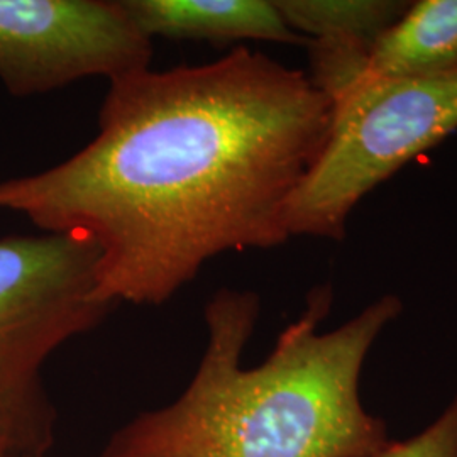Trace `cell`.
Here are the masks:
<instances>
[{
	"label": "cell",
	"instance_id": "obj_1",
	"mask_svg": "<svg viewBox=\"0 0 457 457\" xmlns=\"http://www.w3.org/2000/svg\"><path fill=\"white\" fill-rule=\"evenodd\" d=\"M332 107L307 73L236 48L109 82L97 136L0 183V211L98 251L100 295L162 305L228 251L290 239L287 211L326 146Z\"/></svg>",
	"mask_w": 457,
	"mask_h": 457
},
{
	"label": "cell",
	"instance_id": "obj_2",
	"mask_svg": "<svg viewBox=\"0 0 457 457\" xmlns=\"http://www.w3.org/2000/svg\"><path fill=\"white\" fill-rule=\"evenodd\" d=\"M334 292L307 295L300 317L256 368L243 353L260 319V296L222 288L205 305L207 345L179 400L132 419L100 457H376L393 439L362 407L364 361L403 303L383 295L343 326L320 332Z\"/></svg>",
	"mask_w": 457,
	"mask_h": 457
},
{
	"label": "cell",
	"instance_id": "obj_3",
	"mask_svg": "<svg viewBox=\"0 0 457 457\" xmlns=\"http://www.w3.org/2000/svg\"><path fill=\"white\" fill-rule=\"evenodd\" d=\"M97 266L96 245L79 236L0 237V444L9 457L45 456L54 442L41 370L114 309L98 290Z\"/></svg>",
	"mask_w": 457,
	"mask_h": 457
},
{
	"label": "cell",
	"instance_id": "obj_4",
	"mask_svg": "<svg viewBox=\"0 0 457 457\" xmlns=\"http://www.w3.org/2000/svg\"><path fill=\"white\" fill-rule=\"evenodd\" d=\"M327 98L330 129L290 200V237L341 241L364 196L457 131V73L424 80L361 79Z\"/></svg>",
	"mask_w": 457,
	"mask_h": 457
},
{
	"label": "cell",
	"instance_id": "obj_5",
	"mask_svg": "<svg viewBox=\"0 0 457 457\" xmlns=\"http://www.w3.org/2000/svg\"><path fill=\"white\" fill-rule=\"evenodd\" d=\"M153 43L122 0H0V83L12 97L146 70Z\"/></svg>",
	"mask_w": 457,
	"mask_h": 457
},
{
	"label": "cell",
	"instance_id": "obj_6",
	"mask_svg": "<svg viewBox=\"0 0 457 457\" xmlns=\"http://www.w3.org/2000/svg\"><path fill=\"white\" fill-rule=\"evenodd\" d=\"M137 29L149 39L207 41H270L309 46L295 33L268 0H122Z\"/></svg>",
	"mask_w": 457,
	"mask_h": 457
},
{
	"label": "cell",
	"instance_id": "obj_7",
	"mask_svg": "<svg viewBox=\"0 0 457 457\" xmlns=\"http://www.w3.org/2000/svg\"><path fill=\"white\" fill-rule=\"evenodd\" d=\"M456 73L457 0H419L379 36L356 80H424Z\"/></svg>",
	"mask_w": 457,
	"mask_h": 457
},
{
	"label": "cell",
	"instance_id": "obj_8",
	"mask_svg": "<svg viewBox=\"0 0 457 457\" xmlns=\"http://www.w3.org/2000/svg\"><path fill=\"white\" fill-rule=\"evenodd\" d=\"M275 4L295 33L311 43L366 54L410 5L402 0H275Z\"/></svg>",
	"mask_w": 457,
	"mask_h": 457
},
{
	"label": "cell",
	"instance_id": "obj_9",
	"mask_svg": "<svg viewBox=\"0 0 457 457\" xmlns=\"http://www.w3.org/2000/svg\"><path fill=\"white\" fill-rule=\"evenodd\" d=\"M376 457H457V393L422 432L407 441H393Z\"/></svg>",
	"mask_w": 457,
	"mask_h": 457
},
{
	"label": "cell",
	"instance_id": "obj_10",
	"mask_svg": "<svg viewBox=\"0 0 457 457\" xmlns=\"http://www.w3.org/2000/svg\"><path fill=\"white\" fill-rule=\"evenodd\" d=\"M0 457H9V454H7V451L4 449V445L0 444Z\"/></svg>",
	"mask_w": 457,
	"mask_h": 457
},
{
	"label": "cell",
	"instance_id": "obj_11",
	"mask_svg": "<svg viewBox=\"0 0 457 457\" xmlns=\"http://www.w3.org/2000/svg\"><path fill=\"white\" fill-rule=\"evenodd\" d=\"M36 457H46V456H36ZM98 457H100V456H98Z\"/></svg>",
	"mask_w": 457,
	"mask_h": 457
}]
</instances>
